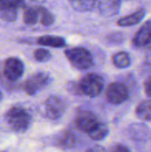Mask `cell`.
<instances>
[{"instance_id": "1", "label": "cell", "mask_w": 151, "mask_h": 152, "mask_svg": "<svg viewBox=\"0 0 151 152\" xmlns=\"http://www.w3.org/2000/svg\"><path fill=\"white\" fill-rule=\"evenodd\" d=\"M64 54L70 64L77 69L85 70L90 69L93 64V55L84 47H72L64 52Z\"/></svg>"}, {"instance_id": "2", "label": "cell", "mask_w": 151, "mask_h": 152, "mask_svg": "<svg viewBox=\"0 0 151 152\" xmlns=\"http://www.w3.org/2000/svg\"><path fill=\"white\" fill-rule=\"evenodd\" d=\"M30 115L20 107H12L5 114V121L8 126L19 133L25 132L30 124Z\"/></svg>"}, {"instance_id": "3", "label": "cell", "mask_w": 151, "mask_h": 152, "mask_svg": "<svg viewBox=\"0 0 151 152\" xmlns=\"http://www.w3.org/2000/svg\"><path fill=\"white\" fill-rule=\"evenodd\" d=\"M78 86L82 94L89 97H96L102 92L104 82L100 75L90 73L82 77Z\"/></svg>"}, {"instance_id": "4", "label": "cell", "mask_w": 151, "mask_h": 152, "mask_svg": "<svg viewBox=\"0 0 151 152\" xmlns=\"http://www.w3.org/2000/svg\"><path fill=\"white\" fill-rule=\"evenodd\" d=\"M52 82L51 76L46 72H36L24 83V91L28 95H35L44 89Z\"/></svg>"}, {"instance_id": "5", "label": "cell", "mask_w": 151, "mask_h": 152, "mask_svg": "<svg viewBox=\"0 0 151 152\" xmlns=\"http://www.w3.org/2000/svg\"><path fill=\"white\" fill-rule=\"evenodd\" d=\"M127 87L119 82L111 83L106 90V98L111 104H121L128 98Z\"/></svg>"}, {"instance_id": "6", "label": "cell", "mask_w": 151, "mask_h": 152, "mask_svg": "<svg viewBox=\"0 0 151 152\" xmlns=\"http://www.w3.org/2000/svg\"><path fill=\"white\" fill-rule=\"evenodd\" d=\"M65 102L58 96H50L44 102V112L48 118L56 120L65 112Z\"/></svg>"}, {"instance_id": "7", "label": "cell", "mask_w": 151, "mask_h": 152, "mask_svg": "<svg viewBox=\"0 0 151 152\" xmlns=\"http://www.w3.org/2000/svg\"><path fill=\"white\" fill-rule=\"evenodd\" d=\"M24 73L23 62L15 57L8 58L4 64V75L11 81H16L21 77Z\"/></svg>"}, {"instance_id": "8", "label": "cell", "mask_w": 151, "mask_h": 152, "mask_svg": "<svg viewBox=\"0 0 151 152\" xmlns=\"http://www.w3.org/2000/svg\"><path fill=\"white\" fill-rule=\"evenodd\" d=\"M22 0H0V16L5 21H13L17 18L18 10Z\"/></svg>"}, {"instance_id": "9", "label": "cell", "mask_w": 151, "mask_h": 152, "mask_svg": "<svg viewBox=\"0 0 151 152\" xmlns=\"http://www.w3.org/2000/svg\"><path fill=\"white\" fill-rule=\"evenodd\" d=\"M98 124L96 115L90 110H83L79 112L76 118V126L82 132L89 133Z\"/></svg>"}, {"instance_id": "10", "label": "cell", "mask_w": 151, "mask_h": 152, "mask_svg": "<svg viewBox=\"0 0 151 152\" xmlns=\"http://www.w3.org/2000/svg\"><path fill=\"white\" fill-rule=\"evenodd\" d=\"M121 0H96L97 9L105 17H113L120 11Z\"/></svg>"}, {"instance_id": "11", "label": "cell", "mask_w": 151, "mask_h": 152, "mask_svg": "<svg viewBox=\"0 0 151 152\" xmlns=\"http://www.w3.org/2000/svg\"><path fill=\"white\" fill-rule=\"evenodd\" d=\"M151 43V20L146 21L135 34L133 44L137 47L147 46Z\"/></svg>"}, {"instance_id": "12", "label": "cell", "mask_w": 151, "mask_h": 152, "mask_svg": "<svg viewBox=\"0 0 151 152\" xmlns=\"http://www.w3.org/2000/svg\"><path fill=\"white\" fill-rule=\"evenodd\" d=\"M146 11L145 9H139L138 11L120 18L117 20V25L120 27H131L140 23L145 17Z\"/></svg>"}, {"instance_id": "13", "label": "cell", "mask_w": 151, "mask_h": 152, "mask_svg": "<svg viewBox=\"0 0 151 152\" xmlns=\"http://www.w3.org/2000/svg\"><path fill=\"white\" fill-rule=\"evenodd\" d=\"M37 44L53 48H62L66 45V40L62 37L44 35L37 38Z\"/></svg>"}, {"instance_id": "14", "label": "cell", "mask_w": 151, "mask_h": 152, "mask_svg": "<svg viewBox=\"0 0 151 152\" xmlns=\"http://www.w3.org/2000/svg\"><path fill=\"white\" fill-rule=\"evenodd\" d=\"M72 8L80 12L92 11L96 5V0H68Z\"/></svg>"}, {"instance_id": "15", "label": "cell", "mask_w": 151, "mask_h": 152, "mask_svg": "<svg viewBox=\"0 0 151 152\" xmlns=\"http://www.w3.org/2000/svg\"><path fill=\"white\" fill-rule=\"evenodd\" d=\"M136 115L139 118L150 121L151 120V100H145L140 102L136 108Z\"/></svg>"}, {"instance_id": "16", "label": "cell", "mask_w": 151, "mask_h": 152, "mask_svg": "<svg viewBox=\"0 0 151 152\" xmlns=\"http://www.w3.org/2000/svg\"><path fill=\"white\" fill-rule=\"evenodd\" d=\"M87 134H88L89 137L92 140H93V141H101V140L104 139L108 135L109 129H108V126L104 123L98 122V124Z\"/></svg>"}, {"instance_id": "17", "label": "cell", "mask_w": 151, "mask_h": 152, "mask_svg": "<svg viewBox=\"0 0 151 152\" xmlns=\"http://www.w3.org/2000/svg\"><path fill=\"white\" fill-rule=\"evenodd\" d=\"M113 64L118 69H125L131 65V58L126 52H118L112 57Z\"/></svg>"}, {"instance_id": "18", "label": "cell", "mask_w": 151, "mask_h": 152, "mask_svg": "<svg viewBox=\"0 0 151 152\" xmlns=\"http://www.w3.org/2000/svg\"><path fill=\"white\" fill-rule=\"evenodd\" d=\"M39 14L37 7H28L23 12V20L27 25H35L38 22Z\"/></svg>"}, {"instance_id": "19", "label": "cell", "mask_w": 151, "mask_h": 152, "mask_svg": "<svg viewBox=\"0 0 151 152\" xmlns=\"http://www.w3.org/2000/svg\"><path fill=\"white\" fill-rule=\"evenodd\" d=\"M37 11L41 24H43L44 26H51L54 22V15L48 9L43 6H38Z\"/></svg>"}, {"instance_id": "20", "label": "cell", "mask_w": 151, "mask_h": 152, "mask_svg": "<svg viewBox=\"0 0 151 152\" xmlns=\"http://www.w3.org/2000/svg\"><path fill=\"white\" fill-rule=\"evenodd\" d=\"M75 143H76V137L73 134L69 132L64 133V134L61 136V138L59 139V142H58L59 146L61 147L62 149H70L74 147Z\"/></svg>"}, {"instance_id": "21", "label": "cell", "mask_w": 151, "mask_h": 152, "mask_svg": "<svg viewBox=\"0 0 151 152\" xmlns=\"http://www.w3.org/2000/svg\"><path fill=\"white\" fill-rule=\"evenodd\" d=\"M51 53L44 48H38L34 52V58L38 62H46L51 59Z\"/></svg>"}, {"instance_id": "22", "label": "cell", "mask_w": 151, "mask_h": 152, "mask_svg": "<svg viewBox=\"0 0 151 152\" xmlns=\"http://www.w3.org/2000/svg\"><path fill=\"white\" fill-rule=\"evenodd\" d=\"M109 152H130V150L123 144H116L114 145Z\"/></svg>"}, {"instance_id": "23", "label": "cell", "mask_w": 151, "mask_h": 152, "mask_svg": "<svg viewBox=\"0 0 151 152\" xmlns=\"http://www.w3.org/2000/svg\"><path fill=\"white\" fill-rule=\"evenodd\" d=\"M144 90L148 96L151 97V77L147 78L144 82Z\"/></svg>"}, {"instance_id": "24", "label": "cell", "mask_w": 151, "mask_h": 152, "mask_svg": "<svg viewBox=\"0 0 151 152\" xmlns=\"http://www.w3.org/2000/svg\"><path fill=\"white\" fill-rule=\"evenodd\" d=\"M86 152H104V150L101 148V147H94V148H92L90 150H88Z\"/></svg>"}, {"instance_id": "25", "label": "cell", "mask_w": 151, "mask_h": 152, "mask_svg": "<svg viewBox=\"0 0 151 152\" xmlns=\"http://www.w3.org/2000/svg\"><path fill=\"white\" fill-rule=\"evenodd\" d=\"M31 1H33V2H35V3H37V4H42V3H44L45 0H31Z\"/></svg>"}]
</instances>
